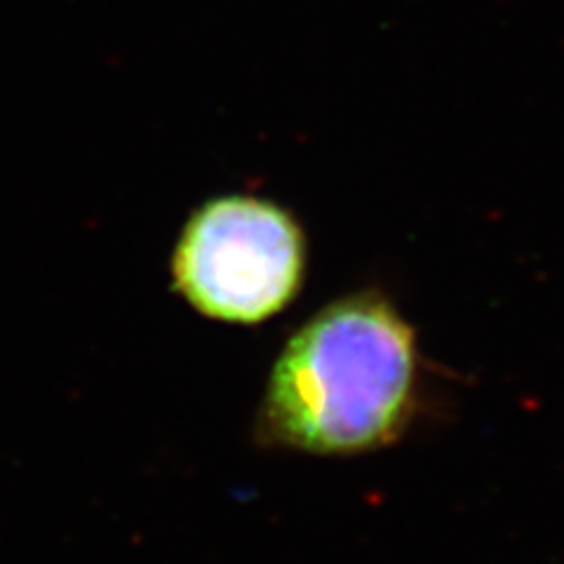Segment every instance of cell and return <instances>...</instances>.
<instances>
[{
	"instance_id": "cell-1",
	"label": "cell",
	"mask_w": 564,
	"mask_h": 564,
	"mask_svg": "<svg viewBox=\"0 0 564 564\" xmlns=\"http://www.w3.org/2000/svg\"><path fill=\"white\" fill-rule=\"evenodd\" d=\"M416 393L412 327L383 294H350L315 313L280 352L257 435L315 456L375 452L408 429Z\"/></svg>"
},
{
	"instance_id": "cell-2",
	"label": "cell",
	"mask_w": 564,
	"mask_h": 564,
	"mask_svg": "<svg viewBox=\"0 0 564 564\" xmlns=\"http://www.w3.org/2000/svg\"><path fill=\"white\" fill-rule=\"evenodd\" d=\"M306 238L292 212L257 196H221L188 217L172 254V282L212 321L257 325L304 285Z\"/></svg>"
}]
</instances>
